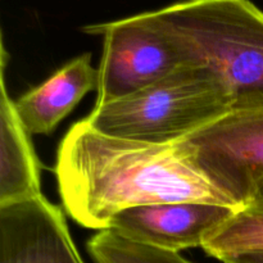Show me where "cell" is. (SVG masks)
Wrapping results in <instances>:
<instances>
[{
    "mask_svg": "<svg viewBox=\"0 0 263 263\" xmlns=\"http://www.w3.org/2000/svg\"><path fill=\"white\" fill-rule=\"evenodd\" d=\"M8 54L2 41L0 98V205L41 195L40 162L5 84Z\"/></svg>",
    "mask_w": 263,
    "mask_h": 263,
    "instance_id": "obj_9",
    "label": "cell"
},
{
    "mask_svg": "<svg viewBox=\"0 0 263 263\" xmlns=\"http://www.w3.org/2000/svg\"><path fill=\"white\" fill-rule=\"evenodd\" d=\"M222 263H263V249L230 254L220 259Z\"/></svg>",
    "mask_w": 263,
    "mask_h": 263,
    "instance_id": "obj_12",
    "label": "cell"
},
{
    "mask_svg": "<svg viewBox=\"0 0 263 263\" xmlns=\"http://www.w3.org/2000/svg\"><path fill=\"white\" fill-rule=\"evenodd\" d=\"M241 211L263 207V108L231 110L181 141Z\"/></svg>",
    "mask_w": 263,
    "mask_h": 263,
    "instance_id": "obj_4",
    "label": "cell"
},
{
    "mask_svg": "<svg viewBox=\"0 0 263 263\" xmlns=\"http://www.w3.org/2000/svg\"><path fill=\"white\" fill-rule=\"evenodd\" d=\"M98 86V68L91 54L67 62L53 76L14 102L15 110L30 135H49L74 109L82 98Z\"/></svg>",
    "mask_w": 263,
    "mask_h": 263,
    "instance_id": "obj_8",
    "label": "cell"
},
{
    "mask_svg": "<svg viewBox=\"0 0 263 263\" xmlns=\"http://www.w3.org/2000/svg\"><path fill=\"white\" fill-rule=\"evenodd\" d=\"M233 110L229 90L205 68L179 67L154 84L104 104L86 121L99 133L152 144H174Z\"/></svg>",
    "mask_w": 263,
    "mask_h": 263,
    "instance_id": "obj_3",
    "label": "cell"
},
{
    "mask_svg": "<svg viewBox=\"0 0 263 263\" xmlns=\"http://www.w3.org/2000/svg\"><path fill=\"white\" fill-rule=\"evenodd\" d=\"M238 212L236 208L211 203H159L122 211L107 230L136 243L180 253L202 248L208 236Z\"/></svg>",
    "mask_w": 263,
    "mask_h": 263,
    "instance_id": "obj_6",
    "label": "cell"
},
{
    "mask_svg": "<svg viewBox=\"0 0 263 263\" xmlns=\"http://www.w3.org/2000/svg\"><path fill=\"white\" fill-rule=\"evenodd\" d=\"M0 263H85L61 208L43 194L0 205Z\"/></svg>",
    "mask_w": 263,
    "mask_h": 263,
    "instance_id": "obj_7",
    "label": "cell"
},
{
    "mask_svg": "<svg viewBox=\"0 0 263 263\" xmlns=\"http://www.w3.org/2000/svg\"><path fill=\"white\" fill-rule=\"evenodd\" d=\"M82 31L103 37L97 104L134 94L184 66L179 51L152 23L146 12L87 25Z\"/></svg>",
    "mask_w": 263,
    "mask_h": 263,
    "instance_id": "obj_5",
    "label": "cell"
},
{
    "mask_svg": "<svg viewBox=\"0 0 263 263\" xmlns=\"http://www.w3.org/2000/svg\"><path fill=\"white\" fill-rule=\"evenodd\" d=\"M86 247L95 263H192L177 252L136 243L112 230L99 231Z\"/></svg>",
    "mask_w": 263,
    "mask_h": 263,
    "instance_id": "obj_10",
    "label": "cell"
},
{
    "mask_svg": "<svg viewBox=\"0 0 263 263\" xmlns=\"http://www.w3.org/2000/svg\"><path fill=\"white\" fill-rule=\"evenodd\" d=\"M184 64L212 72L233 110L263 108V10L251 0H180L146 12Z\"/></svg>",
    "mask_w": 263,
    "mask_h": 263,
    "instance_id": "obj_2",
    "label": "cell"
},
{
    "mask_svg": "<svg viewBox=\"0 0 263 263\" xmlns=\"http://www.w3.org/2000/svg\"><path fill=\"white\" fill-rule=\"evenodd\" d=\"M253 212H263V207L261 208V210H258V211H253Z\"/></svg>",
    "mask_w": 263,
    "mask_h": 263,
    "instance_id": "obj_13",
    "label": "cell"
},
{
    "mask_svg": "<svg viewBox=\"0 0 263 263\" xmlns=\"http://www.w3.org/2000/svg\"><path fill=\"white\" fill-rule=\"evenodd\" d=\"M202 248L217 259L241 252L263 249V212L239 211L208 236Z\"/></svg>",
    "mask_w": 263,
    "mask_h": 263,
    "instance_id": "obj_11",
    "label": "cell"
},
{
    "mask_svg": "<svg viewBox=\"0 0 263 263\" xmlns=\"http://www.w3.org/2000/svg\"><path fill=\"white\" fill-rule=\"evenodd\" d=\"M64 211L79 225L107 230L122 211L200 202L240 207L195 163L184 144H152L105 135L86 118L69 127L57 151Z\"/></svg>",
    "mask_w": 263,
    "mask_h": 263,
    "instance_id": "obj_1",
    "label": "cell"
}]
</instances>
